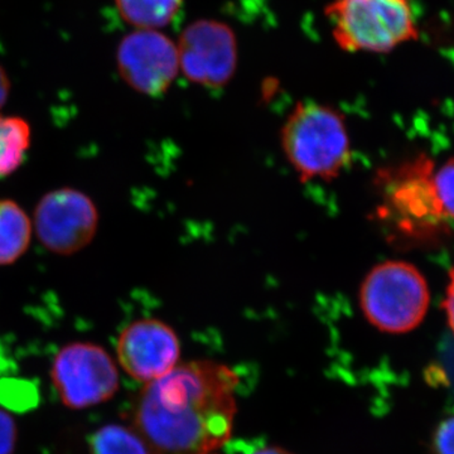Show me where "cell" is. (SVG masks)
<instances>
[{
	"label": "cell",
	"mask_w": 454,
	"mask_h": 454,
	"mask_svg": "<svg viewBox=\"0 0 454 454\" xmlns=\"http://www.w3.org/2000/svg\"><path fill=\"white\" fill-rule=\"evenodd\" d=\"M239 379L214 361L182 364L140 391L134 429L152 454H210L229 441Z\"/></svg>",
	"instance_id": "obj_1"
},
{
	"label": "cell",
	"mask_w": 454,
	"mask_h": 454,
	"mask_svg": "<svg viewBox=\"0 0 454 454\" xmlns=\"http://www.w3.org/2000/svg\"><path fill=\"white\" fill-rule=\"evenodd\" d=\"M283 153L301 182L333 181L352 162L348 125L339 110L301 101L280 131Z\"/></svg>",
	"instance_id": "obj_2"
},
{
	"label": "cell",
	"mask_w": 454,
	"mask_h": 454,
	"mask_svg": "<svg viewBox=\"0 0 454 454\" xmlns=\"http://www.w3.org/2000/svg\"><path fill=\"white\" fill-rule=\"evenodd\" d=\"M363 315L380 333H408L428 312V283L419 269L402 260L375 265L358 292Z\"/></svg>",
	"instance_id": "obj_3"
},
{
	"label": "cell",
	"mask_w": 454,
	"mask_h": 454,
	"mask_svg": "<svg viewBox=\"0 0 454 454\" xmlns=\"http://www.w3.org/2000/svg\"><path fill=\"white\" fill-rule=\"evenodd\" d=\"M325 14L348 52H389L418 37L411 0H333Z\"/></svg>",
	"instance_id": "obj_4"
},
{
	"label": "cell",
	"mask_w": 454,
	"mask_h": 454,
	"mask_svg": "<svg viewBox=\"0 0 454 454\" xmlns=\"http://www.w3.org/2000/svg\"><path fill=\"white\" fill-rule=\"evenodd\" d=\"M59 399L71 409L106 403L119 389V372L109 354L92 343L65 346L51 370Z\"/></svg>",
	"instance_id": "obj_5"
},
{
	"label": "cell",
	"mask_w": 454,
	"mask_h": 454,
	"mask_svg": "<svg viewBox=\"0 0 454 454\" xmlns=\"http://www.w3.org/2000/svg\"><path fill=\"white\" fill-rule=\"evenodd\" d=\"M38 239L50 252L71 255L88 247L97 234L98 215L90 197L61 188L42 197L35 211Z\"/></svg>",
	"instance_id": "obj_6"
},
{
	"label": "cell",
	"mask_w": 454,
	"mask_h": 454,
	"mask_svg": "<svg viewBox=\"0 0 454 454\" xmlns=\"http://www.w3.org/2000/svg\"><path fill=\"white\" fill-rule=\"evenodd\" d=\"M179 68L190 82L221 88L238 64L234 32L219 20H201L187 27L177 44Z\"/></svg>",
	"instance_id": "obj_7"
},
{
	"label": "cell",
	"mask_w": 454,
	"mask_h": 454,
	"mask_svg": "<svg viewBox=\"0 0 454 454\" xmlns=\"http://www.w3.org/2000/svg\"><path fill=\"white\" fill-rule=\"evenodd\" d=\"M116 62L130 88L149 97H160L179 71L177 44L155 29H139L121 41Z\"/></svg>",
	"instance_id": "obj_8"
},
{
	"label": "cell",
	"mask_w": 454,
	"mask_h": 454,
	"mask_svg": "<svg viewBox=\"0 0 454 454\" xmlns=\"http://www.w3.org/2000/svg\"><path fill=\"white\" fill-rule=\"evenodd\" d=\"M116 351L131 378L151 382L178 365L181 342L175 330L160 319H139L124 328Z\"/></svg>",
	"instance_id": "obj_9"
},
{
	"label": "cell",
	"mask_w": 454,
	"mask_h": 454,
	"mask_svg": "<svg viewBox=\"0 0 454 454\" xmlns=\"http://www.w3.org/2000/svg\"><path fill=\"white\" fill-rule=\"evenodd\" d=\"M32 225L20 206L0 200V265L13 264L28 249Z\"/></svg>",
	"instance_id": "obj_10"
},
{
	"label": "cell",
	"mask_w": 454,
	"mask_h": 454,
	"mask_svg": "<svg viewBox=\"0 0 454 454\" xmlns=\"http://www.w3.org/2000/svg\"><path fill=\"white\" fill-rule=\"evenodd\" d=\"M121 17L139 29H158L172 22L184 0H115Z\"/></svg>",
	"instance_id": "obj_11"
},
{
	"label": "cell",
	"mask_w": 454,
	"mask_h": 454,
	"mask_svg": "<svg viewBox=\"0 0 454 454\" xmlns=\"http://www.w3.org/2000/svg\"><path fill=\"white\" fill-rule=\"evenodd\" d=\"M31 145L28 122L17 116L0 115V178L20 168Z\"/></svg>",
	"instance_id": "obj_12"
},
{
	"label": "cell",
	"mask_w": 454,
	"mask_h": 454,
	"mask_svg": "<svg viewBox=\"0 0 454 454\" xmlns=\"http://www.w3.org/2000/svg\"><path fill=\"white\" fill-rule=\"evenodd\" d=\"M90 454H151L136 430L119 424L101 427L90 439Z\"/></svg>",
	"instance_id": "obj_13"
},
{
	"label": "cell",
	"mask_w": 454,
	"mask_h": 454,
	"mask_svg": "<svg viewBox=\"0 0 454 454\" xmlns=\"http://www.w3.org/2000/svg\"><path fill=\"white\" fill-rule=\"evenodd\" d=\"M432 186L441 214L454 219V160L437 170Z\"/></svg>",
	"instance_id": "obj_14"
},
{
	"label": "cell",
	"mask_w": 454,
	"mask_h": 454,
	"mask_svg": "<svg viewBox=\"0 0 454 454\" xmlns=\"http://www.w3.org/2000/svg\"><path fill=\"white\" fill-rule=\"evenodd\" d=\"M435 454H454V415L439 423L433 437Z\"/></svg>",
	"instance_id": "obj_15"
},
{
	"label": "cell",
	"mask_w": 454,
	"mask_h": 454,
	"mask_svg": "<svg viewBox=\"0 0 454 454\" xmlns=\"http://www.w3.org/2000/svg\"><path fill=\"white\" fill-rule=\"evenodd\" d=\"M17 444V426L7 411L0 409V454H12Z\"/></svg>",
	"instance_id": "obj_16"
},
{
	"label": "cell",
	"mask_w": 454,
	"mask_h": 454,
	"mask_svg": "<svg viewBox=\"0 0 454 454\" xmlns=\"http://www.w3.org/2000/svg\"><path fill=\"white\" fill-rule=\"evenodd\" d=\"M448 325L454 333V268L450 274V284L447 286L446 300L443 301Z\"/></svg>",
	"instance_id": "obj_17"
},
{
	"label": "cell",
	"mask_w": 454,
	"mask_h": 454,
	"mask_svg": "<svg viewBox=\"0 0 454 454\" xmlns=\"http://www.w3.org/2000/svg\"><path fill=\"white\" fill-rule=\"evenodd\" d=\"M9 89H11V85H9L7 74H5L4 68L0 66V107L4 106L5 101H7Z\"/></svg>",
	"instance_id": "obj_18"
},
{
	"label": "cell",
	"mask_w": 454,
	"mask_h": 454,
	"mask_svg": "<svg viewBox=\"0 0 454 454\" xmlns=\"http://www.w3.org/2000/svg\"><path fill=\"white\" fill-rule=\"evenodd\" d=\"M250 454H292L288 452V450H283L280 447H267L262 446L258 448V450H254Z\"/></svg>",
	"instance_id": "obj_19"
}]
</instances>
